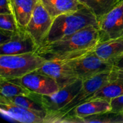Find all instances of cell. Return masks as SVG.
Masks as SVG:
<instances>
[{
  "instance_id": "cell-1",
  "label": "cell",
  "mask_w": 123,
  "mask_h": 123,
  "mask_svg": "<svg viewBox=\"0 0 123 123\" xmlns=\"http://www.w3.org/2000/svg\"><path fill=\"white\" fill-rule=\"evenodd\" d=\"M100 42L98 26L92 25L67 38L40 46L36 53L46 61H67L93 51Z\"/></svg>"
},
{
  "instance_id": "cell-2",
  "label": "cell",
  "mask_w": 123,
  "mask_h": 123,
  "mask_svg": "<svg viewBox=\"0 0 123 123\" xmlns=\"http://www.w3.org/2000/svg\"><path fill=\"white\" fill-rule=\"evenodd\" d=\"M92 25L98 26L97 19L86 7L76 12L61 14L54 19L51 28L42 45L67 38Z\"/></svg>"
},
{
  "instance_id": "cell-3",
  "label": "cell",
  "mask_w": 123,
  "mask_h": 123,
  "mask_svg": "<svg viewBox=\"0 0 123 123\" xmlns=\"http://www.w3.org/2000/svg\"><path fill=\"white\" fill-rule=\"evenodd\" d=\"M46 61L36 52L0 55V78H20L42 67Z\"/></svg>"
},
{
  "instance_id": "cell-4",
  "label": "cell",
  "mask_w": 123,
  "mask_h": 123,
  "mask_svg": "<svg viewBox=\"0 0 123 123\" xmlns=\"http://www.w3.org/2000/svg\"><path fill=\"white\" fill-rule=\"evenodd\" d=\"M0 111L4 116L23 123H61L62 121V117L59 112H42L30 110L17 105L3 96L0 97Z\"/></svg>"
},
{
  "instance_id": "cell-5",
  "label": "cell",
  "mask_w": 123,
  "mask_h": 123,
  "mask_svg": "<svg viewBox=\"0 0 123 123\" xmlns=\"http://www.w3.org/2000/svg\"><path fill=\"white\" fill-rule=\"evenodd\" d=\"M67 61L78 79L83 80L114 68L111 62L100 59L93 51L81 57Z\"/></svg>"
},
{
  "instance_id": "cell-6",
  "label": "cell",
  "mask_w": 123,
  "mask_h": 123,
  "mask_svg": "<svg viewBox=\"0 0 123 123\" xmlns=\"http://www.w3.org/2000/svg\"><path fill=\"white\" fill-rule=\"evenodd\" d=\"M100 42L123 36V0L97 19Z\"/></svg>"
},
{
  "instance_id": "cell-7",
  "label": "cell",
  "mask_w": 123,
  "mask_h": 123,
  "mask_svg": "<svg viewBox=\"0 0 123 123\" xmlns=\"http://www.w3.org/2000/svg\"><path fill=\"white\" fill-rule=\"evenodd\" d=\"M54 18L49 14L40 1L35 7L31 18L24 30L39 48L49 33Z\"/></svg>"
},
{
  "instance_id": "cell-8",
  "label": "cell",
  "mask_w": 123,
  "mask_h": 123,
  "mask_svg": "<svg viewBox=\"0 0 123 123\" xmlns=\"http://www.w3.org/2000/svg\"><path fill=\"white\" fill-rule=\"evenodd\" d=\"M111 70L100 73L83 80L82 86L78 94L72 101L59 112L62 117L70 113L78 105L90 99L97 91L104 86L109 80Z\"/></svg>"
},
{
  "instance_id": "cell-9",
  "label": "cell",
  "mask_w": 123,
  "mask_h": 123,
  "mask_svg": "<svg viewBox=\"0 0 123 123\" xmlns=\"http://www.w3.org/2000/svg\"><path fill=\"white\" fill-rule=\"evenodd\" d=\"M82 85L83 80L78 79L54 93L49 95H40V98L48 112H58L72 100Z\"/></svg>"
},
{
  "instance_id": "cell-10",
  "label": "cell",
  "mask_w": 123,
  "mask_h": 123,
  "mask_svg": "<svg viewBox=\"0 0 123 123\" xmlns=\"http://www.w3.org/2000/svg\"><path fill=\"white\" fill-rule=\"evenodd\" d=\"M10 80L22 85L33 93L40 95L51 94L60 89L55 79L36 70Z\"/></svg>"
},
{
  "instance_id": "cell-11",
  "label": "cell",
  "mask_w": 123,
  "mask_h": 123,
  "mask_svg": "<svg viewBox=\"0 0 123 123\" xmlns=\"http://www.w3.org/2000/svg\"><path fill=\"white\" fill-rule=\"evenodd\" d=\"M36 71L55 79L60 88L78 79L67 61H46Z\"/></svg>"
},
{
  "instance_id": "cell-12",
  "label": "cell",
  "mask_w": 123,
  "mask_h": 123,
  "mask_svg": "<svg viewBox=\"0 0 123 123\" xmlns=\"http://www.w3.org/2000/svg\"><path fill=\"white\" fill-rule=\"evenodd\" d=\"M38 46L25 30L19 29L7 43L0 44V55L36 52Z\"/></svg>"
},
{
  "instance_id": "cell-13",
  "label": "cell",
  "mask_w": 123,
  "mask_h": 123,
  "mask_svg": "<svg viewBox=\"0 0 123 123\" xmlns=\"http://www.w3.org/2000/svg\"><path fill=\"white\" fill-rule=\"evenodd\" d=\"M123 95V70L114 68L108 82L91 97V99L111 100Z\"/></svg>"
},
{
  "instance_id": "cell-14",
  "label": "cell",
  "mask_w": 123,
  "mask_h": 123,
  "mask_svg": "<svg viewBox=\"0 0 123 123\" xmlns=\"http://www.w3.org/2000/svg\"><path fill=\"white\" fill-rule=\"evenodd\" d=\"M93 52L102 60L112 63L114 60L123 55V36L100 42Z\"/></svg>"
},
{
  "instance_id": "cell-15",
  "label": "cell",
  "mask_w": 123,
  "mask_h": 123,
  "mask_svg": "<svg viewBox=\"0 0 123 123\" xmlns=\"http://www.w3.org/2000/svg\"><path fill=\"white\" fill-rule=\"evenodd\" d=\"M111 111V105L109 101L96 98L89 100L81 103L66 116H74L79 118H82L89 115Z\"/></svg>"
},
{
  "instance_id": "cell-16",
  "label": "cell",
  "mask_w": 123,
  "mask_h": 123,
  "mask_svg": "<svg viewBox=\"0 0 123 123\" xmlns=\"http://www.w3.org/2000/svg\"><path fill=\"white\" fill-rule=\"evenodd\" d=\"M52 18L79 10L85 7L78 0H40Z\"/></svg>"
},
{
  "instance_id": "cell-17",
  "label": "cell",
  "mask_w": 123,
  "mask_h": 123,
  "mask_svg": "<svg viewBox=\"0 0 123 123\" xmlns=\"http://www.w3.org/2000/svg\"><path fill=\"white\" fill-rule=\"evenodd\" d=\"M40 0H13V14L18 26L24 30L31 18L33 11Z\"/></svg>"
},
{
  "instance_id": "cell-18",
  "label": "cell",
  "mask_w": 123,
  "mask_h": 123,
  "mask_svg": "<svg viewBox=\"0 0 123 123\" xmlns=\"http://www.w3.org/2000/svg\"><path fill=\"white\" fill-rule=\"evenodd\" d=\"M62 123H123V114L112 111L89 115L82 118L74 116H66Z\"/></svg>"
},
{
  "instance_id": "cell-19",
  "label": "cell",
  "mask_w": 123,
  "mask_h": 123,
  "mask_svg": "<svg viewBox=\"0 0 123 123\" xmlns=\"http://www.w3.org/2000/svg\"><path fill=\"white\" fill-rule=\"evenodd\" d=\"M99 19L111 10L120 0H78Z\"/></svg>"
},
{
  "instance_id": "cell-20",
  "label": "cell",
  "mask_w": 123,
  "mask_h": 123,
  "mask_svg": "<svg viewBox=\"0 0 123 123\" xmlns=\"http://www.w3.org/2000/svg\"><path fill=\"white\" fill-rule=\"evenodd\" d=\"M7 98L17 105L23 108L34 111L48 112L42 104L40 98V94L33 93V94L30 96H17Z\"/></svg>"
},
{
  "instance_id": "cell-21",
  "label": "cell",
  "mask_w": 123,
  "mask_h": 123,
  "mask_svg": "<svg viewBox=\"0 0 123 123\" xmlns=\"http://www.w3.org/2000/svg\"><path fill=\"white\" fill-rule=\"evenodd\" d=\"M1 96L10 98L17 96H30L33 94L25 87L13 81L0 78Z\"/></svg>"
},
{
  "instance_id": "cell-22",
  "label": "cell",
  "mask_w": 123,
  "mask_h": 123,
  "mask_svg": "<svg viewBox=\"0 0 123 123\" xmlns=\"http://www.w3.org/2000/svg\"><path fill=\"white\" fill-rule=\"evenodd\" d=\"M0 28L7 31L15 32L20 29L13 14L0 13Z\"/></svg>"
},
{
  "instance_id": "cell-23",
  "label": "cell",
  "mask_w": 123,
  "mask_h": 123,
  "mask_svg": "<svg viewBox=\"0 0 123 123\" xmlns=\"http://www.w3.org/2000/svg\"><path fill=\"white\" fill-rule=\"evenodd\" d=\"M111 111L117 113L123 112V95L112 98L110 101Z\"/></svg>"
},
{
  "instance_id": "cell-24",
  "label": "cell",
  "mask_w": 123,
  "mask_h": 123,
  "mask_svg": "<svg viewBox=\"0 0 123 123\" xmlns=\"http://www.w3.org/2000/svg\"><path fill=\"white\" fill-rule=\"evenodd\" d=\"M0 13L13 14L12 3L10 0H0Z\"/></svg>"
},
{
  "instance_id": "cell-25",
  "label": "cell",
  "mask_w": 123,
  "mask_h": 123,
  "mask_svg": "<svg viewBox=\"0 0 123 123\" xmlns=\"http://www.w3.org/2000/svg\"><path fill=\"white\" fill-rule=\"evenodd\" d=\"M14 32L10 31H4V30H0V44H4L7 43L12 39Z\"/></svg>"
},
{
  "instance_id": "cell-26",
  "label": "cell",
  "mask_w": 123,
  "mask_h": 123,
  "mask_svg": "<svg viewBox=\"0 0 123 123\" xmlns=\"http://www.w3.org/2000/svg\"><path fill=\"white\" fill-rule=\"evenodd\" d=\"M114 68L123 70V55L112 62Z\"/></svg>"
},
{
  "instance_id": "cell-27",
  "label": "cell",
  "mask_w": 123,
  "mask_h": 123,
  "mask_svg": "<svg viewBox=\"0 0 123 123\" xmlns=\"http://www.w3.org/2000/svg\"><path fill=\"white\" fill-rule=\"evenodd\" d=\"M10 1L11 2H12V1H13V0H10Z\"/></svg>"
},
{
  "instance_id": "cell-28",
  "label": "cell",
  "mask_w": 123,
  "mask_h": 123,
  "mask_svg": "<svg viewBox=\"0 0 123 123\" xmlns=\"http://www.w3.org/2000/svg\"><path fill=\"white\" fill-rule=\"evenodd\" d=\"M122 114H123V112H122Z\"/></svg>"
}]
</instances>
